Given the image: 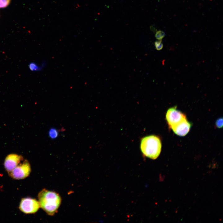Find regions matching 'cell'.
<instances>
[{
	"instance_id": "6da1fadb",
	"label": "cell",
	"mask_w": 223,
	"mask_h": 223,
	"mask_svg": "<svg viewBox=\"0 0 223 223\" xmlns=\"http://www.w3.org/2000/svg\"><path fill=\"white\" fill-rule=\"evenodd\" d=\"M38 198L40 206L50 216L56 212L61 203V198L58 194L45 189L40 192Z\"/></svg>"
},
{
	"instance_id": "7a4b0ae2",
	"label": "cell",
	"mask_w": 223,
	"mask_h": 223,
	"mask_svg": "<svg viewBox=\"0 0 223 223\" xmlns=\"http://www.w3.org/2000/svg\"><path fill=\"white\" fill-rule=\"evenodd\" d=\"M140 149L143 155L150 159H155L160 155L161 149L160 139L157 136L151 135L142 138Z\"/></svg>"
},
{
	"instance_id": "3957f363",
	"label": "cell",
	"mask_w": 223,
	"mask_h": 223,
	"mask_svg": "<svg viewBox=\"0 0 223 223\" xmlns=\"http://www.w3.org/2000/svg\"><path fill=\"white\" fill-rule=\"evenodd\" d=\"M31 171V168L29 163L27 160H25L22 163L19 164L8 173L12 178L20 180L27 177Z\"/></svg>"
},
{
	"instance_id": "277c9868",
	"label": "cell",
	"mask_w": 223,
	"mask_h": 223,
	"mask_svg": "<svg viewBox=\"0 0 223 223\" xmlns=\"http://www.w3.org/2000/svg\"><path fill=\"white\" fill-rule=\"evenodd\" d=\"M166 117L169 127L171 129L186 118L185 115L177 109L176 107L170 108L168 110Z\"/></svg>"
},
{
	"instance_id": "5b68a950",
	"label": "cell",
	"mask_w": 223,
	"mask_h": 223,
	"mask_svg": "<svg viewBox=\"0 0 223 223\" xmlns=\"http://www.w3.org/2000/svg\"><path fill=\"white\" fill-rule=\"evenodd\" d=\"M40 207L39 202L30 198H23L20 203L19 208L25 214H32L36 212Z\"/></svg>"
},
{
	"instance_id": "8992f818",
	"label": "cell",
	"mask_w": 223,
	"mask_h": 223,
	"mask_svg": "<svg viewBox=\"0 0 223 223\" xmlns=\"http://www.w3.org/2000/svg\"><path fill=\"white\" fill-rule=\"evenodd\" d=\"M23 157L16 154H11L7 155L5 159L4 166L8 173L11 171L23 160Z\"/></svg>"
},
{
	"instance_id": "52a82bcc",
	"label": "cell",
	"mask_w": 223,
	"mask_h": 223,
	"mask_svg": "<svg viewBox=\"0 0 223 223\" xmlns=\"http://www.w3.org/2000/svg\"><path fill=\"white\" fill-rule=\"evenodd\" d=\"M191 126L190 123L186 118L173 127L171 129L176 134L184 136L188 133Z\"/></svg>"
},
{
	"instance_id": "ba28073f",
	"label": "cell",
	"mask_w": 223,
	"mask_h": 223,
	"mask_svg": "<svg viewBox=\"0 0 223 223\" xmlns=\"http://www.w3.org/2000/svg\"><path fill=\"white\" fill-rule=\"evenodd\" d=\"M49 136L52 139H56L58 137L59 132L57 130L54 128L50 129L49 131Z\"/></svg>"
},
{
	"instance_id": "9c48e42d",
	"label": "cell",
	"mask_w": 223,
	"mask_h": 223,
	"mask_svg": "<svg viewBox=\"0 0 223 223\" xmlns=\"http://www.w3.org/2000/svg\"><path fill=\"white\" fill-rule=\"evenodd\" d=\"M165 34L164 32L161 30L157 31L155 37L158 40H161L165 36Z\"/></svg>"
},
{
	"instance_id": "30bf717a",
	"label": "cell",
	"mask_w": 223,
	"mask_h": 223,
	"mask_svg": "<svg viewBox=\"0 0 223 223\" xmlns=\"http://www.w3.org/2000/svg\"><path fill=\"white\" fill-rule=\"evenodd\" d=\"M154 44L155 48L157 50H160L163 48V45L162 43L161 40L156 41L155 42Z\"/></svg>"
},
{
	"instance_id": "8fae6325",
	"label": "cell",
	"mask_w": 223,
	"mask_h": 223,
	"mask_svg": "<svg viewBox=\"0 0 223 223\" xmlns=\"http://www.w3.org/2000/svg\"><path fill=\"white\" fill-rule=\"evenodd\" d=\"M11 0H0V8L7 7L10 4Z\"/></svg>"
},
{
	"instance_id": "7c38bea8",
	"label": "cell",
	"mask_w": 223,
	"mask_h": 223,
	"mask_svg": "<svg viewBox=\"0 0 223 223\" xmlns=\"http://www.w3.org/2000/svg\"><path fill=\"white\" fill-rule=\"evenodd\" d=\"M43 67H40L35 63H32L29 65V68L32 71H37L42 69Z\"/></svg>"
},
{
	"instance_id": "4fadbf2b",
	"label": "cell",
	"mask_w": 223,
	"mask_h": 223,
	"mask_svg": "<svg viewBox=\"0 0 223 223\" xmlns=\"http://www.w3.org/2000/svg\"><path fill=\"white\" fill-rule=\"evenodd\" d=\"M216 126L218 128H221L223 126V119L222 118H220L217 120L216 122Z\"/></svg>"
}]
</instances>
